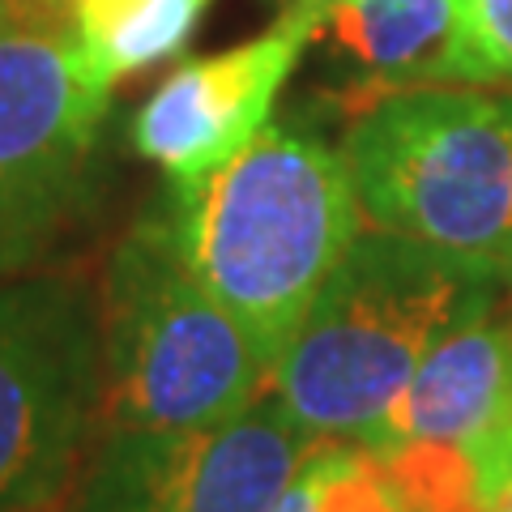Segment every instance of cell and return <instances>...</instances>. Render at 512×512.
I'll list each match as a JSON object with an SVG mask.
<instances>
[{
    "label": "cell",
    "instance_id": "obj_1",
    "mask_svg": "<svg viewBox=\"0 0 512 512\" xmlns=\"http://www.w3.org/2000/svg\"><path fill=\"white\" fill-rule=\"evenodd\" d=\"M158 210L188 274L274 363L363 231L342 150L269 124L227 163L171 180Z\"/></svg>",
    "mask_w": 512,
    "mask_h": 512
},
{
    "label": "cell",
    "instance_id": "obj_18",
    "mask_svg": "<svg viewBox=\"0 0 512 512\" xmlns=\"http://www.w3.org/2000/svg\"><path fill=\"white\" fill-rule=\"evenodd\" d=\"M508 286H512V274H508Z\"/></svg>",
    "mask_w": 512,
    "mask_h": 512
},
{
    "label": "cell",
    "instance_id": "obj_3",
    "mask_svg": "<svg viewBox=\"0 0 512 512\" xmlns=\"http://www.w3.org/2000/svg\"><path fill=\"white\" fill-rule=\"evenodd\" d=\"M99 320L103 427H210L248 410L274 376V359L188 274L158 205L111 252Z\"/></svg>",
    "mask_w": 512,
    "mask_h": 512
},
{
    "label": "cell",
    "instance_id": "obj_15",
    "mask_svg": "<svg viewBox=\"0 0 512 512\" xmlns=\"http://www.w3.org/2000/svg\"><path fill=\"white\" fill-rule=\"evenodd\" d=\"M487 512H512V478H508V483L487 500Z\"/></svg>",
    "mask_w": 512,
    "mask_h": 512
},
{
    "label": "cell",
    "instance_id": "obj_12",
    "mask_svg": "<svg viewBox=\"0 0 512 512\" xmlns=\"http://www.w3.org/2000/svg\"><path fill=\"white\" fill-rule=\"evenodd\" d=\"M316 470V512H410L393 478L376 470L363 448H320L312 453Z\"/></svg>",
    "mask_w": 512,
    "mask_h": 512
},
{
    "label": "cell",
    "instance_id": "obj_8",
    "mask_svg": "<svg viewBox=\"0 0 512 512\" xmlns=\"http://www.w3.org/2000/svg\"><path fill=\"white\" fill-rule=\"evenodd\" d=\"M320 9L325 5L299 0L265 35L171 69L137 107L128 128L133 150L163 167L171 180H188L227 163L269 124L286 77L295 73L303 47L316 39Z\"/></svg>",
    "mask_w": 512,
    "mask_h": 512
},
{
    "label": "cell",
    "instance_id": "obj_2",
    "mask_svg": "<svg viewBox=\"0 0 512 512\" xmlns=\"http://www.w3.org/2000/svg\"><path fill=\"white\" fill-rule=\"evenodd\" d=\"M500 278L389 231H359L274 363V397L316 440L363 444L448 333L487 316Z\"/></svg>",
    "mask_w": 512,
    "mask_h": 512
},
{
    "label": "cell",
    "instance_id": "obj_13",
    "mask_svg": "<svg viewBox=\"0 0 512 512\" xmlns=\"http://www.w3.org/2000/svg\"><path fill=\"white\" fill-rule=\"evenodd\" d=\"M470 82H512V0H461Z\"/></svg>",
    "mask_w": 512,
    "mask_h": 512
},
{
    "label": "cell",
    "instance_id": "obj_4",
    "mask_svg": "<svg viewBox=\"0 0 512 512\" xmlns=\"http://www.w3.org/2000/svg\"><path fill=\"white\" fill-rule=\"evenodd\" d=\"M342 158L363 218L508 282L512 94L419 86L350 124Z\"/></svg>",
    "mask_w": 512,
    "mask_h": 512
},
{
    "label": "cell",
    "instance_id": "obj_16",
    "mask_svg": "<svg viewBox=\"0 0 512 512\" xmlns=\"http://www.w3.org/2000/svg\"><path fill=\"white\" fill-rule=\"evenodd\" d=\"M18 13H22L18 0H0V22H22Z\"/></svg>",
    "mask_w": 512,
    "mask_h": 512
},
{
    "label": "cell",
    "instance_id": "obj_14",
    "mask_svg": "<svg viewBox=\"0 0 512 512\" xmlns=\"http://www.w3.org/2000/svg\"><path fill=\"white\" fill-rule=\"evenodd\" d=\"M316 453V448H312ZM274 512H316V470H312V457L303 461V470L295 474V483L282 491V500L274 504Z\"/></svg>",
    "mask_w": 512,
    "mask_h": 512
},
{
    "label": "cell",
    "instance_id": "obj_17",
    "mask_svg": "<svg viewBox=\"0 0 512 512\" xmlns=\"http://www.w3.org/2000/svg\"><path fill=\"white\" fill-rule=\"evenodd\" d=\"M312 5H329V0H312Z\"/></svg>",
    "mask_w": 512,
    "mask_h": 512
},
{
    "label": "cell",
    "instance_id": "obj_7",
    "mask_svg": "<svg viewBox=\"0 0 512 512\" xmlns=\"http://www.w3.org/2000/svg\"><path fill=\"white\" fill-rule=\"evenodd\" d=\"M316 444L265 393L210 427H103L69 512H274Z\"/></svg>",
    "mask_w": 512,
    "mask_h": 512
},
{
    "label": "cell",
    "instance_id": "obj_19",
    "mask_svg": "<svg viewBox=\"0 0 512 512\" xmlns=\"http://www.w3.org/2000/svg\"><path fill=\"white\" fill-rule=\"evenodd\" d=\"M69 9H73V0H69Z\"/></svg>",
    "mask_w": 512,
    "mask_h": 512
},
{
    "label": "cell",
    "instance_id": "obj_6",
    "mask_svg": "<svg viewBox=\"0 0 512 512\" xmlns=\"http://www.w3.org/2000/svg\"><path fill=\"white\" fill-rule=\"evenodd\" d=\"M103 320L82 278L0 282V512H39L73 487L99 423Z\"/></svg>",
    "mask_w": 512,
    "mask_h": 512
},
{
    "label": "cell",
    "instance_id": "obj_10",
    "mask_svg": "<svg viewBox=\"0 0 512 512\" xmlns=\"http://www.w3.org/2000/svg\"><path fill=\"white\" fill-rule=\"evenodd\" d=\"M316 39L367 99L470 82L461 0H329Z\"/></svg>",
    "mask_w": 512,
    "mask_h": 512
},
{
    "label": "cell",
    "instance_id": "obj_9",
    "mask_svg": "<svg viewBox=\"0 0 512 512\" xmlns=\"http://www.w3.org/2000/svg\"><path fill=\"white\" fill-rule=\"evenodd\" d=\"M504 431H512V320H491L487 312L431 350L359 448L372 457L410 444L470 453Z\"/></svg>",
    "mask_w": 512,
    "mask_h": 512
},
{
    "label": "cell",
    "instance_id": "obj_5",
    "mask_svg": "<svg viewBox=\"0 0 512 512\" xmlns=\"http://www.w3.org/2000/svg\"><path fill=\"white\" fill-rule=\"evenodd\" d=\"M107 94L73 35L0 22V282L52 256L90 210Z\"/></svg>",
    "mask_w": 512,
    "mask_h": 512
},
{
    "label": "cell",
    "instance_id": "obj_11",
    "mask_svg": "<svg viewBox=\"0 0 512 512\" xmlns=\"http://www.w3.org/2000/svg\"><path fill=\"white\" fill-rule=\"evenodd\" d=\"M205 0H73V43L99 86L163 64L188 43Z\"/></svg>",
    "mask_w": 512,
    "mask_h": 512
}]
</instances>
